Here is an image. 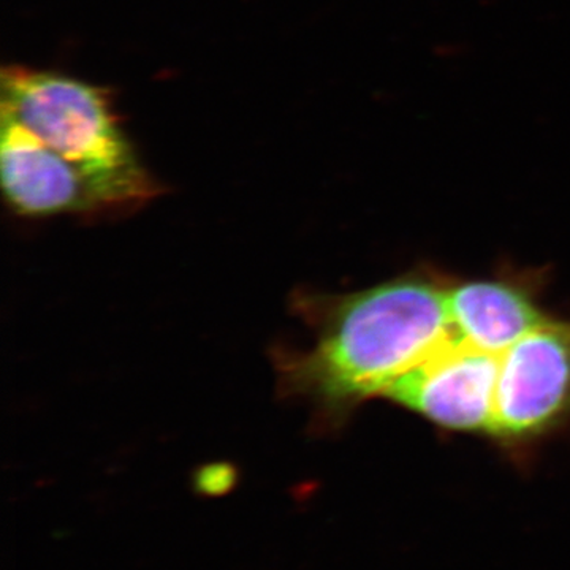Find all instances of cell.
<instances>
[{"instance_id":"obj_1","label":"cell","mask_w":570,"mask_h":570,"mask_svg":"<svg viewBox=\"0 0 570 570\" xmlns=\"http://www.w3.org/2000/svg\"><path fill=\"white\" fill-rule=\"evenodd\" d=\"M448 285L425 268L351 294L295 292L292 309L314 343L272 352L281 396L309 404L318 426L340 428L453 335Z\"/></svg>"},{"instance_id":"obj_2","label":"cell","mask_w":570,"mask_h":570,"mask_svg":"<svg viewBox=\"0 0 570 570\" xmlns=\"http://www.w3.org/2000/svg\"><path fill=\"white\" fill-rule=\"evenodd\" d=\"M0 81V111L80 171L100 213L132 212L163 194L119 126L107 89L22 66L3 67Z\"/></svg>"},{"instance_id":"obj_3","label":"cell","mask_w":570,"mask_h":570,"mask_svg":"<svg viewBox=\"0 0 570 570\" xmlns=\"http://www.w3.org/2000/svg\"><path fill=\"white\" fill-rule=\"evenodd\" d=\"M570 419V321L549 317L502 352L487 436L520 453Z\"/></svg>"},{"instance_id":"obj_4","label":"cell","mask_w":570,"mask_h":570,"mask_svg":"<svg viewBox=\"0 0 570 570\" xmlns=\"http://www.w3.org/2000/svg\"><path fill=\"white\" fill-rule=\"evenodd\" d=\"M501 354L453 335L397 379L384 400L450 433L489 434Z\"/></svg>"},{"instance_id":"obj_5","label":"cell","mask_w":570,"mask_h":570,"mask_svg":"<svg viewBox=\"0 0 570 570\" xmlns=\"http://www.w3.org/2000/svg\"><path fill=\"white\" fill-rule=\"evenodd\" d=\"M3 195L21 216L102 214L80 171L9 112L0 111Z\"/></svg>"},{"instance_id":"obj_6","label":"cell","mask_w":570,"mask_h":570,"mask_svg":"<svg viewBox=\"0 0 570 570\" xmlns=\"http://www.w3.org/2000/svg\"><path fill=\"white\" fill-rule=\"evenodd\" d=\"M542 285V276L531 272L449 279L450 324L472 346L502 354L550 317L540 302Z\"/></svg>"},{"instance_id":"obj_7","label":"cell","mask_w":570,"mask_h":570,"mask_svg":"<svg viewBox=\"0 0 570 570\" xmlns=\"http://www.w3.org/2000/svg\"><path fill=\"white\" fill-rule=\"evenodd\" d=\"M235 471L225 464L202 469L195 478V489L205 497H220L234 489Z\"/></svg>"}]
</instances>
